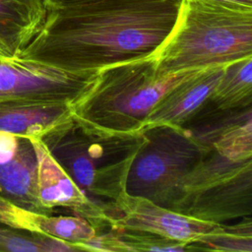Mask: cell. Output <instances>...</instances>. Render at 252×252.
I'll list each match as a JSON object with an SVG mask.
<instances>
[{
  "label": "cell",
  "mask_w": 252,
  "mask_h": 252,
  "mask_svg": "<svg viewBox=\"0 0 252 252\" xmlns=\"http://www.w3.org/2000/svg\"><path fill=\"white\" fill-rule=\"evenodd\" d=\"M182 0H83L48 7L17 56L69 73H97L153 56L170 33Z\"/></svg>",
  "instance_id": "cell-1"
},
{
  "label": "cell",
  "mask_w": 252,
  "mask_h": 252,
  "mask_svg": "<svg viewBox=\"0 0 252 252\" xmlns=\"http://www.w3.org/2000/svg\"><path fill=\"white\" fill-rule=\"evenodd\" d=\"M195 70L161 74L153 56L103 68L70 106L72 118L84 130L99 136L140 134L162 95Z\"/></svg>",
  "instance_id": "cell-2"
},
{
  "label": "cell",
  "mask_w": 252,
  "mask_h": 252,
  "mask_svg": "<svg viewBox=\"0 0 252 252\" xmlns=\"http://www.w3.org/2000/svg\"><path fill=\"white\" fill-rule=\"evenodd\" d=\"M252 57V8L215 0H182L176 22L153 55L161 74Z\"/></svg>",
  "instance_id": "cell-3"
},
{
  "label": "cell",
  "mask_w": 252,
  "mask_h": 252,
  "mask_svg": "<svg viewBox=\"0 0 252 252\" xmlns=\"http://www.w3.org/2000/svg\"><path fill=\"white\" fill-rule=\"evenodd\" d=\"M41 140L89 196L113 202L124 192L126 176L142 143L143 131L125 137L99 136L72 120Z\"/></svg>",
  "instance_id": "cell-4"
},
{
  "label": "cell",
  "mask_w": 252,
  "mask_h": 252,
  "mask_svg": "<svg viewBox=\"0 0 252 252\" xmlns=\"http://www.w3.org/2000/svg\"><path fill=\"white\" fill-rule=\"evenodd\" d=\"M208 150L186 128H145L126 176L124 192L168 208L184 176Z\"/></svg>",
  "instance_id": "cell-5"
},
{
  "label": "cell",
  "mask_w": 252,
  "mask_h": 252,
  "mask_svg": "<svg viewBox=\"0 0 252 252\" xmlns=\"http://www.w3.org/2000/svg\"><path fill=\"white\" fill-rule=\"evenodd\" d=\"M96 73H69L21 58H0V101L24 99L72 105Z\"/></svg>",
  "instance_id": "cell-6"
},
{
  "label": "cell",
  "mask_w": 252,
  "mask_h": 252,
  "mask_svg": "<svg viewBox=\"0 0 252 252\" xmlns=\"http://www.w3.org/2000/svg\"><path fill=\"white\" fill-rule=\"evenodd\" d=\"M37 160V193L44 210L51 214L55 208H64L87 219L97 228L108 225L118 213L107 209L104 203L89 196L63 169L41 138L31 137Z\"/></svg>",
  "instance_id": "cell-7"
},
{
  "label": "cell",
  "mask_w": 252,
  "mask_h": 252,
  "mask_svg": "<svg viewBox=\"0 0 252 252\" xmlns=\"http://www.w3.org/2000/svg\"><path fill=\"white\" fill-rule=\"evenodd\" d=\"M113 205L118 216L111 220L108 226L148 231L187 244L196 242L219 224L185 216L126 192H122Z\"/></svg>",
  "instance_id": "cell-8"
},
{
  "label": "cell",
  "mask_w": 252,
  "mask_h": 252,
  "mask_svg": "<svg viewBox=\"0 0 252 252\" xmlns=\"http://www.w3.org/2000/svg\"><path fill=\"white\" fill-rule=\"evenodd\" d=\"M168 209L213 223L251 217L252 165L233 176L179 197Z\"/></svg>",
  "instance_id": "cell-9"
},
{
  "label": "cell",
  "mask_w": 252,
  "mask_h": 252,
  "mask_svg": "<svg viewBox=\"0 0 252 252\" xmlns=\"http://www.w3.org/2000/svg\"><path fill=\"white\" fill-rule=\"evenodd\" d=\"M0 197L24 209L49 214L38 199L37 160L32 142L1 131Z\"/></svg>",
  "instance_id": "cell-10"
},
{
  "label": "cell",
  "mask_w": 252,
  "mask_h": 252,
  "mask_svg": "<svg viewBox=\"0 0 252 252\" xmlns=\"http://www.w3.org/2000/svg\"><path fill=\"white\" fill-rule=\"evenodd\" d=\"M223 68L218 65L197 69L178 82L154 106L144 129L160 125L184 128L207 105Z\"/></svg>",
  "instance_id": "cell-11"
},
{
  "label": "cell",
  "mask_w": 252,
  "mask_h": 252,
  "mask_svg": "<svg viewBox=\"0 0 252 252\" xmlns=\"http://www.w3.org/2000/svg\"><path fill=\"white\" fill-rule=\"evenodd\" d=\"M252 107L218 111L203 116L197 123L186 126L191 136L204 148H213L234 159L252 158Z\"/></svg>",
  "instance_id": "cell-12"
},
{
  "label": "cell",
  "mask_w": 252,
  "mask_h": 252,
  "mask_svg": "<svg viewBox=\"0 0 252 252\" xmlns=\"http://www.w3.org/2000/svg\"><path fill=\"white\" fill-rule=\"evenodd\" d=\"M70 105L9 99L0 101V131L44 139L72 121Z\"/></svg>",
  "instance_id": "cell-13"
},
{
  "label": "cell",
  "mask_w": 252,
  "mask_h": 252,
  "mask_svg": "<svg viewBox=\"0 0 252 252\" xmlns=\"http://www.w3.org/2000/svg\"><path fill=\"white\" fill-rule=\"evenodd\" d=\"M0 220L17 228L58 238L79 247L96 235L97 227L82 217L52 216L19 207L0 197Z\"/></svg>",
  "instance_id": "cell-14"
},
{
  "label": "cell",
  "mask_w": 252,
  "mask_h": 252,
  "mask_svg": "<svg viewBox=\"0 0 252 252\" xmlns=\"http://www.w3.org/2000/svg\"><path fill=\"white\" fill-rule=\"evenodd\" d=\"M45 0H0V48L16 58L37 33L46 17Z\"/></svg>",
  "instance_id": "cell-15"
},
{
  "label": "cell",
  "mask_w": 252,
  "mask_h": 252,
  "mask_svg": "<svg viewBox=\"0 0 252 252\" xmlns=\"http://www.w3.org/2000/svg\"><path fill=\"white\" fill-rule=\"evenodd\" d=\"M251 103L252 57L224 65L208 104H212L214 110L230 111L251 106Z\"/></svg>",
  "instance_id": "cell-16"
},
{
  "label": "cell",
  "mask_w": 252,
  "mask_h": 252,
  "mask_svg": "<svg viewBox=\"0 0 252 252\" xmlns=\"http://www.w3.org/2000/svg\"><path fill=\"white\" fill-rule=\"evenodd\" d=\"M252 252L251 217L242 218L234 224L219 223L211 232L189 244V250Z\"/></svg>",
  "instance_id": "cell-17"
},
{
  "label": "cell",
  "mask_w": 252,
  "mask_h": 252,
  "mask_svg": "<svg viewBox=\"0 0 252 252\" xmlns=\"http://www.w3.org/2000/svg\"><path fill=\"white\" fill-rule=\"evenodd\" d=\"M1 252H66L80 251L67 241L11 226L0 220Z\"/></svg>",
  "instance_id": "cell-18"
},
{
  "label": "cell",
  "mask_w": 252,
  "mask_h": 252,
  "mask_svg": "<svg viewBox=\"0 0 252 252\" xmlns=\"http://www.w3.org/2000/svg\"><path fill=\"white\" fill-rule=\"evenodd\" d=\"M117 238L122 251H171L189 250V244L169 239L148 231L109 226Z\"/></svg>",
  "instance_id": "cell-19"
},
{
  "label": "cell",
  "mask_w": 252,
  "mask_h": 252,
  "mask_svg": "<svg viewBox=\"0 0 252 252\" xmlns=\"http://www.w3.org/2000/svg\"><path fill=\"white\" fill-rule=\"evenodd\" d=\"M230 5H235V6H241L245 8H252V0H215Z\"/></svg>",
  "instance_id": "cell-20"
},
{
  "label": "cell",
  "mask_w": 252,
  "mask_h": 252,
  "mask_svg": "<svg viewBox=\"0 0 252 252\" xmlns=\"http://www.w3.org/2000/svg\"><path fill=\"white\" fill-rule=\"evenodd\" d=\"M47 3L48 7H61V6H66L70 5L73 3H77L83 0H45Z\"/></svg>",
  "instance_id": "cell-21"
},
{
  "label": "cell",
  "mask_w": 252,
  "mask_h": 252,
  "mask_svg": "<svg viewBox=\"0 0 252 252\" xmlns=\"http://www.w3.org/2000/svg\"><path fill=\"white\" fill-rule=\"evenodd\" d=\"M0 58H3V59H10V58H7V57L5 56V54L3 53V51H2L1 48H0Z\"/></svg>",
  "instance_id": "cell-22"
}]
</instances>
